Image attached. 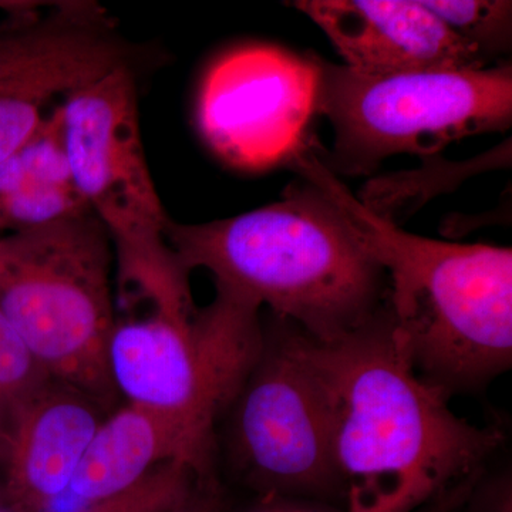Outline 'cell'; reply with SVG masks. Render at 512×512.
I'll return each instance as SVG.
<instances>
[{
	"instance_id": "obj_1",
	"label": "cell",
	"mask_w": 512,
	"mask_h": 512,
	"mask_svg": "<svg viewBox=\"0 0 512 512\" xmlns=\"http://www.w3.org/2000/svg\"><path fill=\"white\" fill-rule=\"evenodd\" d=\"M325 387L346 512H419L476 481L505 437L457 416L416 375L386 303L333 342L309 335Z\"/></svg>"
},
{
	"instance_id": "obj_2",
	"label": "cell",
	"mask_w": 512,
	"mask_h": 512,
	"mask_svg": "<svg viewBox=\"0 0 512 512\" xmlns=\"http://www.w3.org/2000/svg\"><path fill=\"white\" fill-rule=\"evenodd\" d=\"M274 204L205 224L168 221L191 274L247 296L320 342L362 328L386 303L387 276L346 212L311 175Z\"/></svg>"
},
{
	"instance_id": "obj_3",
	"label": "cell",
	"mask_w": 512,
	"mask_h": 512,
	"mask_svg": "<svg viewBox=\"0 0 512 512\" xmlns=\"http://www.w3.org/2000/svg\"><path fill=\"white\" fill-rule=\"evenodd\" d=\"M293 165L329 191L382 265L394 335L424 383L450 400L511 369V248L410 234L357 200L315 151Z\"/></svg>"
},
{
	"instance_id": "obj_4",
	"label": "cell",
	"mask_w": 512,
	"mask_h": 512,
	"mask_svg": "<svg viewBox=\"0 0 512 512\" xmlns=\"http://www.w3.org/2000/svg\"><path fill=\"white\" fill-rule=\"evenodd\" d=\"M59 110L74 184L116 248L120 284L154 311L190 315V274L165 238L170 218L148 168L127 63L67 94Z\"/></svg>"
},
{
	"instance_id": "obj_5",
	"label": "cell",
	"mask_w": 512,
	"mask_h": 512,
	"mask_svg": "<svg viewBox=\"0 0 512 512\" xmlns=\"http://www.w3.org/2000/svg\"><path fill=\"white\" fill-rule=\"evenodd\" d=\"M111 241L93 214L0 238V311L52 379L119 406L107 366Z\"/></svg>"
},
{
	"instance_id": "obj_6",
	"label": "cell",
	"mask_w": 512,
	"mask_h": 512,
	"mask_svg": "<svg viewBox=\"0 0 512 512\" xmlns=\"http://www.w3.org/2000/svg\"><path fill=\"white\" fill-rule=\"evenodd\" d=\"M315 114L333 128L319 160L333 174H370L397 154L430 156L454 141L501 131L512 120L510 63L480 69L363 73L309 55Z\"/></svg>"
},
{
	"instance_id": "obj_7",
	"label": "cell",
	"mask_w": 512,
	"mask_h": 512,
	"mask_svg": "<svg viewBox=\"0 0 512 512\" xmlns=\"http://www.w3.org/2000/svg\"><path fill=\"white\" fill-rule=\"evenodd\" d=\"M258 303L215 285L192 315L116 320L107 366L117 396L177 423L217 461V431L262 346Z\"/></svg>"
},
{
	"instance_id": "obj_8",
	"label": "cell",
	"mask_w": 512,
	"mask_h": 512,
	"mask_svg": "<svg viewBox=\"0 0 512 512\" xmlns=\"http://www.w3.org/2000/svg\"><path fill=\"white\" fill-rule=\"evenodd\" d=\"M309 335L262 318V346L224 414L217 453L242 487L342 505L328 396L309 355ZM221 420V421H222Z\"/></svg>"
},
{
	"instance_id": "obj_9",
	"label": "cell",
	"mask_w": 512,
	"mask_h": 512,
	"mask_svg": "<svg viewBox=\"0 0 512 512\" xmlns=\"http://www.w3.org/2000/svg\"><path fill=\"white\" fill-rule=\"evenodd\" d=\"M311 57L271 47L239 50L221 60L202 87L200 123L214 150L241 167H269L305 143L315 114Z\"/></svg>"
},
{
	"instance_id": "obj_10",
	"label": "cell",
	"mask_w": 512,
	"mask_h": 512,
	"mask_svg": "<svg viewBox=\"0 0 512 512\" xmlns=\"http://www.w3.org/2000/svg\"><path fill=\"white\" fill-rule=\"evenodd\" d=\"M107 412L92 396L47 380L0 433L3 500L25 512H52L63 500Z\"/></svg>"
},
{
	"instance_id": "obj_11",
	"label": "cell",
	"mask_w": 512,
	"mask_h": 512,
	"mask_svg": "<svg viewBox=\"0 0 512 512\" xmlns=\"http://www.w3.org/2000/svg\"><path fill=\"white\" fill-rule=\"evenodd\" d=\"M323 30L345 66L363 73L487 67L420 0H298L292 3Z\"/></svg>"
},
{
	"instance_id": "obj_12",
	"label": "cell",
	"mask_w": 512,
	"mask_h": 512,
	"mask_svg": "<svg viewBox=\"0 0 512 512\" xmlns=\"http://www.w3.org/2000/svg\"><path fill=\"white\" fill-rule=\"evenodd\" d=\"M184 464L200 480H217V461L173 420L143 407H117L100 424L69 491L77 511L126 493L158 466Z\"/></svg>"
},
{
	"instance_id": "obj_13",
	"label": "cell",
	"mask_w": 512,
	"mask_h": 512,
	"mask_svg": "<svg viewBox=\"0 0 512 512\" xmlns=\"http://www.w3.org/2000/svg\"><path fill=\"white\" fill-rule=\"evenodd\" d=\"M87 214L92 212L74 184L56 109L0 164V229L28 231Z\"/></svg>"
},
{
	"instance_id": "obj_14",
	"label": "cell",
	"mask_w": 512,
	"mask_h": 512,
	"mask_svg": "<svg viewBox=\"0 0 512 512\" xmlns=\"http://www.w3.org/2000/svg\"><path fill=\"white\" fill-rule=\"evenodd\" d=\"M458 39L485 57L507 55L512 42L510 0H420Z\"/></svg>"
},
{
	"instance_id": "obj_15",
	"label": "cell",
	"mask_w": 512,
	"mask_h": 512,
	"mask_svg": "<svg viewBox=\"0 0 512 512\" xmlns=\"http://www.w3.org/2000/svg\"><path fill=\"white\" fill-rule=\"evenodd\" d=\"M50 379L0 311V433L20 404Z\"/></svg>"
},
{
	"instance_id": "obj_16",
	"label": "cell",
	"mask_w": 512,
	"mask_h": 512,
	"mask_svg": "<svg viewBox=\"0 0 512 512\" xmlns=\"http://www.w3.org/2000/svg\"><path fill=\"white\" fill-rule=\"evenodd\" d=\"M200 480L181 463L161 464L126 493L80 512H161L178 503Z\"/></svg>"
},
{
	"instance_id": "obj_17",
	"label": "cell",
	"mask_w": 512,
	"mask_h": 512,
	"mask_svg": "<svg viewBox=\"0 0 512 512\" xmlns=\"http://www.w3.org/2000/svg\"><path fill=\"white\" fill-rule=\"evenodd\" d=\"M461 512H512L510 471L481 474L470 488Z\"/></svg>"
},
{
	"instance_id": "obj_18",
	"label": "cell",
	"mask_w": 512,
	"mask_h": 512,
	"mask_svg": "<svg viewBox=\"0 0 512 512\" xmlns=\"http://www.w3.org/2000/svg\"><path fill=\"white\" fill-rule=\"evenodd\" d=\"M224 512H346L342 505L288 495H254L247 504Z\"/></svg>"
},
{
	"instance_id": "obj_19",
	"label": "cell",
	"mask_w": 512,
	"mask_h": 512,
	"mask_svg": "<svg viewBox=\"0 0 512 512\" xmlns=\"http://www.w3.org/2000/svg\"><path fill=\"white\" fill-rule=\"evenodd\" d=\"M225 508L227 503L220 481L207 480L198 481L190 493L161 512H224Z\"/></svg>"
},
{
	"instance_id": "obj_20",
	"label": "cell",
	"mask_w": 512,
	"mask_h": 512,
	"mask_svg": "<svg viewBox=\"0 0 512 512\" xmlns=\"http://www.w3.org/2000/svg\"><path fill=\"white\" fill-rule=\"evenodd\" d=\"M463 507V501L458 498H448L444 503H440L433 508V512H460Z\"/></svg>"
},
{
	"instance_id": "obj_21",
	"label": "cell",
	"mask_w": 512,
	"mask_h": 512,
	"mask_svg": "<svg viewBox=\"0 0 512 512\" xmlns=\"http://www.w3.org/2000/svg\"><path fill=\"white\" fill-rule=\"evenodd\" d=\"M0 512H25L23 510H20L19 507H16V505L8 503V501L3 500L0 501Z\"/></svg>"
},
{
	"instance_id": "obj_22",
	"label": "cell",
	"mask_w": 512,
	"mask_h": 512,
	"mask_svg": "<svg viewBox=\"0 0 512 512\" xmlns=\"http://www.w3.org/2000/svg\"><path fill=\"white\" fill-rule=\"evenodd\" d=\"M2 487H0V501H2Z\"/></svg>"
}]
</instances>
